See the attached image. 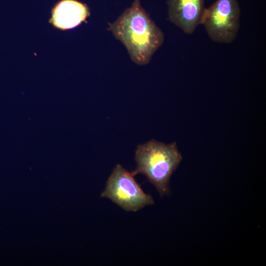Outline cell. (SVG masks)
<instances>
[{
  "label": "cell",
  "mask_w": 266,
  "mask_h": 266,
  "mask_svg": "<svg viewBox=\"0 0 266 266\" xmlns=\"http://www.w3.org/2000/svg\"><path fill=\"white\" fill-rule=\"evenodd\" d=\"M107 30L124 45L132 61L138 66L147 65L165 39L164 33L140 0H134L116 20L108 23Z\"/></svg>",
  "instance_id": "6da1fadb"
},
{
  "label": "cell",
  "mask_w": 266,
  "mask_h": 266,
  "mask_svg": "<svg viewBox=\"0 0 266 266\" xmlns=\"http://www.w3.org/2000/svg\"><path fill=\"white\" fill-rule=\"evenodd\" d=\"M88 6L76 0H61L53 7L50 22L57 29H73L85 21L90 16Z\"/></svg>",
  "instance_id": "8992f818"
},
{
  "label": "cell",
  "mask_w": 266,
  "mask_h": 266,
  "mask_svg": "<svg viewBox=\"0 0 266 266\" xmlns=\"http://www.w3.org/2000/svg\"><path fill=\"white\" fill-rule=\"evenodd\" d=\"M101 196L127 211L136 212L154 204L153 197L143 192L133 173L120 164L116 166L108 178Z\"/></svg>",
  "instance_id": "3957f363"
},
{
  "label": "cell",
  "mask_w": 266,
  "mask_h": 266,
  "mask_svg": "<svg viewBox=\"0 0 266 266\" xmlns=\"http://www.w3.org/2000/svg\"><path fill=\"white\" fill-rule=\"evenodd\" d=\"M182 160L175 142L165 144L152 139L137 146L135 154L137 166L132 173L144 175L162 197L170 193V177Z\"/></svg>",
  "instance_id": "7a4b0ae2"
},
{
  "label": "cell",
  "mask_w": 266,
  "mask_h": 266,
  "mask_svg": "<svg viewBox=\"0 0 266 266\" xmlns=\"http://www.w3.org/2000/svg\"><path fill=\"white\" fill-rule=\"evenodd\" d=\"M240 16L237 0H216L210 6L205 8L200 24L213 41L230 43L236 37Z\"/></svg>",
  "instance_id": "277c9868"
},
{
  "label": "cell",
  "mask_w": 266,
  "mask_h": 266,
  "mask_svg": "<svg viewBox=\"0 0 266 266\" xmlns=\"http://www.w3.org/2000/svg\"><path fill=\"white\" fill-rule=\"evenodd\" d=\"M169 20L186 34L193 33L200 24L204 0H167Z\"/></svg>",
  "instance_id": "5b68a950"
}]
</instances>
